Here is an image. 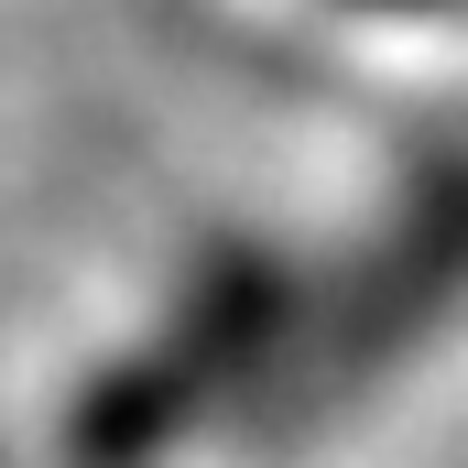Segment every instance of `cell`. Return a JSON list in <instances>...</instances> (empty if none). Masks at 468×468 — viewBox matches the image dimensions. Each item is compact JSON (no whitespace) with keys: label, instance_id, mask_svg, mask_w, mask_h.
<instances>
[{"label":"cell","instance_id":"obj_1","mask_svg":"<svg viewBox=\"0 0 468 468\" xmlns=\"http://www.w3.org/2000/svg\"><path fill=\"white\" fill-rule=\"evenodd\" d=\"M294 327H305V305H294V283H283L272 250H218V261H197V283L164 305V327H153L142 349H120L110 370L77 392V414H66V468H164L207 414H229L250 381L272 392Z\"/></svg>","mask_w":468,"mask_h":468},{"label":"cell","instance_id":"obj_2","mask_svg":"<svg viewBox=\"0 0 468 468\" xmlns=\"http://www.w3.org/2000/svg\"><path fill=\"white\" fill-rule=\"evenodd\" d=\"M447 305H468V164H436L403 197V218L370 239V261H359L327 305H305L294 349L272 370V392H261L272 403L261 425L272 436H305V425L349 414L381 370H403V359L447 327Z\"/></svg>","mask_w":468,"mask_h":468}]
</instances>
